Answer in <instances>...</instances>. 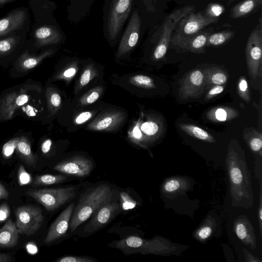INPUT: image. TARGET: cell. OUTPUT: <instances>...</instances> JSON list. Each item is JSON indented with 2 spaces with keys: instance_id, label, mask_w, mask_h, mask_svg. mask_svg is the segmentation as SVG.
<instances>
[{
  "instance_id": "obj_23",
  "label": "cell",
  "mask_w": 262,
  "mask_h": 262,
  "mask_svg": "<svg viewBox=\"0 0 262 262\" xmlns=\"http://www.w3.org/2000/svg\"><path fill=\"white\" fill-rule=\"evenodd\" d=\"M46 103L45 119H52L61 108L62 100L57 89L53 86L48 85L44 88Z\"/></svg>"
},
{
  "instance_id": "obj_15",
  "label": "cell",
  "mask_w": 262,
  "mask_h": 262,
  "mask_svg": "<svg viewBox=\"0 0 262 262\" xmlns=\"http://www.w3.org/2000/svg\"><path fill=\"white\" fill-rule=\"evenodd\" d=\"M30 27V17L27 8H16L0 19V38L12 32Z\"/></svg>"
},
{
  "instance_id": "obj_32",
  "label": "cell",
  "mask_w": 262,
  "mask_h": 262,
  "mask_svg": "<svg viewBox=\"0 0 262 262\" xmlns=\"http://www.w3.org/2000/svg\"><path fill=\"white\" fill-rule=\"evenodd\" d=\"M215 225V220L210 216L207 217L193 233L194 238L200 242H205L212 235Z\"/></svg>"
},
{
  "instance_id": "obj_21",
  "label": "cell",
  "mask_w": 262,
  "mask_h": 262,
  "mask_svg": "<svg viewBox=\"0 0 262 262\" xmlns=\"http://www.w3.org/2000/svg\"><path fill=\"white\" fill-rule=\"evenodd\" d=\"M233 231L238 238L252 250L256 248V238L251 222L245 215H239L234 221Z\"/></svg>"
},
{
  "instance_id": "obj_44",
  "label": "cell",
  "mask_w": 262,
  "mask_h": 262,
  "mask_svg": "<svg viewBox=\"0 0 262 262\" xmlns=\"http://www.w3.org/2000/svg\"><path fill=\"white\" fill-rule=\"evenodd\" d=\"M56 262H95L97 260L93 257L83 256H66L59 258Z\"/></svg>"
},
{
  "instance_id": "obj_31",
  "label": "cell",
  "mask_w": 262,
  "mask_h": 262,
  "mask_svg": "<svg viewBox=\"0 0 262 262\" xmlns=\"http://www.w3.org/2000/svg\"><path fill=\"white\" fill-rule=\"evenodd\" d=\"M178 126L182 130L195 139L209 143H215L216 142L213 136L195 125L180 123Z\"/></svg>"
},
{
  "instance_id": "obj_24",
  "label": "cell",
  "mask_w": 262,
  "mask_h": 262,
  "mask_svg": "<svg viewBox=\"0 0 262 262\" xmlns=\"http://www.w3.org/2000/svg\"><path fill=\"white\" fill-rule=\"evenodd\" d=\"M15 151L18 157L27 166H34L36 165L38 157L32 150L31 141L28 136L25 135L20 136Z\"/></svg>"
},
{
  "instance_id": "obj_1",
  "label": "cell",
  "mask_w": 262,
  "mask_h": 262,
  "mask_svg": "<svg viewBox=\"0 0 262 262\" xmlns=\"http://www.w3.org/2000/svg\"><path fill=\"white\" fill-rule=\"evenodd\" d=\"M44 88L38 81L27 79L0 94V122L21 116L32 121L42 120L46 103Z\"/></svg>"
},
{
  "instance_id": "obj_3",
  "label": "cell",
  "mask_w": 262,
  "mask_h": 262,
  "mask_svg": "<svg viewBox=\"0 0 262 262\" xmlns=\"http://www.w3.org/2000/svg\"><path fill=\"white\" fill-rule=\"evenodd\" d=\"M185 247L158 236L150 239L129 236L117 241L113 246V247L120 250L125 254L140 253L163 256L180 254L185 250Z\"/></svg>"
},
{
  "instance_id": "obj_8",
  "label": "cell",
  "mask_w": 262,
  "mask_h": 262,
  "mask_svg": "<svg viewBox=\"0 0 262 262\" xmlns=\"http://www.w3.org/2000/svg\"><path fill=\"white\" fill-rule=\"evenodd\" d=\"M55 51L54 49L49 48L39 53H33L25 47L10 67L9 77L12 78H18L26 76L45 59L52 56Z\"/></svg>"
},
{
  "instance_id": "obj_11",
  "label": "cell",
  "mask_w": 262,
  "mask_h": 262,
  "mask_svg": "<svg viewBox=\"0 0 262 262\" xmlns=\"http://www.w3.org/2000/svg\"><path fill=\"white\" fill-rule=\"evenodd\" d=\"M218 19L208 17L199 12H189L178 23L175 34L170 43L174 45L178 42L198 33L205 27L217 21Z\"/></svg>"
},
{
  "instance_id": "obj_5",
  "label": "cell",
  "mask_w": 262,
  "mask_h": 262,
  "mask_svg": "<svg viewBox=\"0 0 262 262\" xmlns=\"http://www.w3.org/2000/svg\"><path fill=\"white\" fill-rule=\"evenodd\" d=\"M26 194L35 199L47 210L53 211L63 206L76 194V187L69 186L49 189H29Z\"/></svg>"
},
{
  "instance_id": "obj_9",
  "label": "cell",
  "mask_w": 262,
  "mask_h": 262,
  "mask_svg": "<svg viewBox=\"0 0 262 262\" xmlns=\"http://www.w3.org/2000/svg\"><path fill=\"white\" fill-rule=\"evenodd\" d=\"M16 226L19 234L30 236L34 234L41 227L44 216L38 206L24 205L15 211Z\"/></svg>"
},
{
  "instance_id": "obj_29",
  "label": "cell",
  "mask_w": 262,
  "mask_h": 262,
  "mask_svg": "<svg viewBox=\"0 0 262 262\" xmlns=\"http://www.w3.org/2000/svg\"><path fill=\"white\" fill-rule=\"evenodd\" d=\"M205 77L206 89L215 85L226 83L228 75L226 72L217 67L208 68L203 70Z\"/></svg>"
},
{
  "instance_id": "obj_27",
  "label": "cell",
  "mask_w": 262,
  "mask_h": 262,
  "mask_svg": "<svg viewBox=\"0 0 262 262\" xmlns=\"http://www.w3.org/2000/svg\"><path fill=\"white\" fill-rule=\"evenodd\" d=\"M261 4L262 0H244L232 8L230 16L233 19L245 17L257 11Z\"/></svg>"
},
{
  "instance_id": "obj_45",
  "label": "cell",
  "mask_w": 262,
  "mask_h": 262,
  "mask_svg": "<svg viewBox=\"0 0 262 262\" xmlns=\"http://www.w3.org/2000/svg\"><path fill=\"white\" fill-rule=\"evenodd\" d=\"M17 176L18 183L20 186L28 184L32 181L31 176L27 172L23 165L19 166Z\"/></svg>"
},
{
  "instance_id": "obj_41",
  "label": "cell",
  "mask_w": 262,
  "mask_h": 262,
  "mask_svg": "<svg viewBox=\"0 0 262 262\" xmlns=\"http://www.w3.org/2000/svg\"><path fill=\"white\" fill-rule=\"evenodd\" d=\"M225 11V7L217 3H210L206 9L205 15L208 17L218 19Z\"/></svg>"
},
{
  "instance_id": "obj_4",
  "label": "cell",
  "mask_w": 262,
  "mask_h": 262,
  "mask_svg": "<svg viewBox=\"0 0 262 262\" xmlns=\"http://www.w3.org/2000/svg\"><path fill=\"white\" fill-rule=\"evenodd\" d=\"M113 193V190L109 185L103 184L93 188L81 196L72 213L69 226L71 231L75 230L111 201Z\"/></svg>"
},
{
  "instance_id": "obj_52",
  "label": "cell",
  "mask_w": 262,
  "mask_h": 262,
  "mask_svg": "<svg viewBox=\"0 0 262 262\" xmlns=\"http://www.w3.org/2000/svg\"><path fill=\"white\" fill-rule=\"evenodd\" d=\"M15 261L14 257L6 253L0 252V262H13Z\"/></svg>"
},
{
  "instance_id": "obj_53",
  "label": "cell",
  "mask_w": 262,
  "mask_h": 262,
  "mask_svg": "<svg viewBox=\"0 0 262 262\" xmlns=\"http://www.w3.org/2000/svg\"><path fill=\"white\" fill-rule=\"evenodd\" d=\"M8 196V191L3 184L0 182V200L6 199Z\"/></svg>"
},
{
  "instance_id": "obj_13",
  "label": "cell",
  "mask_w": 262,
  "mask_h": 262,
  "mask_svg": "<svg viewBox=\"0 0 262 262\" xmlns=\"http://www.w3.org/2000/svg\"><path fill=\"white\" fill-rule=\"evenodd\" d=\"M206 90V82L203 70H193L185 75L181 79L178 90L180 100L198 98Z\"/></svg>"
},
{
  "instance_id": "obj_46",
  "label": "cell",
  "mask_w": 262,
  "mask_h": 262,
  "mask_svg": "<svg viewBox=\"0 0 262 262\" xmlns=\"http://www.w3.org/2000/svg\"><path fill=\"white\" fill-rule=\"evenodd\" d=\"M94 113L93 111L81 112L74 118V123L76 125H81L91 119Z\"/></svg>"
},
{
  "instance_id": "obj_50",
  "label": "cell",
  "mask_w": 262,
  "mask_h": 262,
  "mask_svg": "<svg viewBox=\"0 0 262 262\" xmlns=\"http://www.w3.org/2000/svg\"><path fill=\"white\" fill-rule=\"evenodd\" d=\"M52 141L50 138L45 139L41 143L40 149L43 154H48L51 150Z\"/></svg>"
},
{
  "instance_id": "obj_10",
  "label": "cell",
  "mask_w": 262,
  "mask_h": 262,
  "mask_svg": "<svg viewBox=\"0 0 262 262\" xmlns=\"http://www.w3.org/2000/svg\"><path fill=\"white\" fill-rule=\"evenodd\" d=\"M62 35L54 26L44 24L32 26L25 47L33 53H37L43 48L60 42Z\"/></svg>"
},
{
  "instance_id": "obj_35",
  "label": "cell",
  "mask_w": 262,
  "mask_h": 262,
  "mask_svg": "<svg viewBox=\"0 0 262 262\" xmlns=\"http://www.w3.org/2000/svg\"><path fill=\"white\" fill-rule=\"evenodd\" d=\"M97 71L93 64L86 66L75 87L74 92L76 95L84 86L87 85L97 75Z\"/></svg>"
},
{
  "instance_id": "obj_42",
  "label": "cell",
  "mask_w": 262,
  "mask_h": 262,
  "mask_svg": "<svg viewBox=\"0 0 262 262\" xmlns=\"http://www.w3.org/2000/svg\"><path fill=\"white\" fill-rule=\"evenodd\" d=\"M20 136L14 137L7 141L2 148V154L4 158H10L15 151L17 143Z\"/></svg>"
},
{
  "instance_id": "obj_7",
  "label": "cell",
  "mask_w": 262,
  "mask_h": 262,
  "mask_svg": "<svg viewBox=\"0 0 262 262\" xmlns=\"http://www.w3.org/2000/svg\"><path fill=\"white\" fill-rule=\"evenodd\" d=\"M194 9L193 6H187L174 11L165 18L160 28L159 40L153 52L152 58L154 60H159L165 56L170 43L172 33L178 23Z\"/></svg>"
},
{
  "instance_id": "obj_2",
  "label": "cell",
  "mask_w": 262,
  "mask_h": 262,
  "mask_svg": "<svg viewBox=\"0 0 262 262\" xmlns=\"http://www.w3.org/2000/svg\"><path fill=\"white\" fill-rule=\"evenodd\" d=\"M226 167L229 181L232 206L251 209L254 204L251 176L243 152L229 146Z\"/></svg>"
},
{
  "instance_id": "obj_6",
  "label": "cell",
  "mask_w": 262,
  "mask_h": 262,
  "mask_svg": "<svg viewBox=\"0 0 262 262\" xmlns=\"http://www.w3.org/2000/svg\"><path fill=\"white\" fill-rule=\"evenodd\" d=\"M31 28L12 32L0 38V66L10 67L25 48Z\"/></svg>"
},
{
  "instance_id": "obj_33",
  "label": "cell",
  "mask_w": 262,
  "mask_h": 262,
  "mask_svg": "<svg viewBox=\"0 0 262 262\" xmlns=\"http://www.w3.org/2000/svg\"><path fill=\"white\" fill-rule=\"evenodd\" d=\"M244 138L250 149L260 157L262 156V135L255 129L244 134Z\"/></svg>"
},
{
  "instance_id": "obj_14",
  "label": "cell",
  "mask_w": 262,
  "mask_h": 262,
  "mask_svg": "<svg viewBox=\"0 0 262 262\" xmlns=\"http://www.w3.org/2000/svg\"><path fill=\"white\" fill-rule=\"evenodd\" d=\"M133 0H113L108 16L107 32L114 40L121 30L131 10Z\"/></svg>"
},
{
  "instance_id": "obj_36",
  "label": "cell",
  "mask_w": 262,
  "mask_h": 262,
  "mask_svg": "<svg viewBox=\"0 0 262 262\" xmlns=\"http://www.w3.org/2000/svg\"><path fill=\"white\" fill-rule=\"evenodd\" d=\"M67 177L61 174H42L35 178L33 185L38 186L56 184L67 181Z\"/></svg>"
},
{
  "instance_id": "obj_43",
  "label": "cell",
  "mask_w": 262,
  "mask_h": 262,
  "mask_svg": "<svg viewBox=\"0 0 262 262\" xmlns=\"http://www.w3.org/2000/svg\"><path fill=\"white\" fill-rule=\"evenodd\" d=\"M119 197V203L121 209L124 210L132 209L136 206V202L126 192H120Z\"/></svg>"
},
{
  "instance_id": "obj_30",
  "label": "cell",
  "mask_w": 262,
  "mask_h": 262,
  "mask_svg": "<svg viewBox=\"0 0 262 262\" xmlns=\"http://www.w3.org/2000/svg\"><path fill=\"white\" fill-rule=\"evenodd\" d=\"M139 128L143 137L149 140H154L160 136L163 127L160 121L150 118L141 124Z\"/></svg>"
},
{
  "instance_id": "obj_38",
  "label": "cell",
  "mask_w": 262,
  "mask_h": 262,
  "mask_svg": "<svg viewBox=\"0 0 262 262\" xmlns=\"http://www.w3.org/2000/svg\"><path fill=\"white\" fill-rule=\"evenodd\" d=\"M77 71V67L75 63H73L67 68L58 72L52 76L50 81H53L58 80H64L68 81L71 80L75 75Z\"/></svg>"
},
{
  "instance_id": "obj_48",
  "label": "cell",
  "mask_w": 262,
  "mask_h": 262,
  "mask_svg": "<svg viewBox=\"0 0 262 262\" xmlns=\"http://www.w3.org/2000/svg\"><path fill=\"white\" fill-rule=\"evenodd\" d=\"M259 203L257 208V219L260 236L262 233V182H259Z\"/></svg>"
},
{
  "instance_id": "obj_28",
  "label": "cell",
  "mask_w": 262,
  "mask_h": 262,
  "mask_svg": "<svg viewBox=\"0 0 262 262\" xmlns=\"http://www.w3.org/2000/svg\"><path fill=\"white\" fill-rule=\"evenodd\" d=\"M190 187L189 181L180 177H174L168 179L162 185L163 193L168 195H174L184 192L188 190Z\"/></svg>"
},
{
  "instance_id": "obj_40",
  "label": "cell",
  "mask_w": 262,
  "mask_h": 262,
  "mask_svg": "<svg viewBox=\"0 0 262 262\" xmlns=\"http://www.w3.org/2000/svg\"><path fill=\"white\" fill-rule=\"evenodd\" d=\"M237 90L238 95L242 99L248 102L251 100L248 82L245 77L241 76L239 78L237 86Z\"/></svg>"
},
{
  "instance_id": "obj_39",
  "label": "cell",
  "mask_w": 262,
  "mask_h": 262,
  "mask_svg": "<svg viewBox=\"0 0 262 262\" xmlns=\"http://www.w3.org/2000/svg\"><path fill=\"white\" fill-rule=\"evenodd\" d=\"M130 82L143 88L154 89L156 87L153 79L149 76L143 75H137L132 77Z\"/></svg>"
},
{
  "instance_id": "obj_22",
  "label": "cell",
  "mask_w": 262,
  "mask_h": 262,
  "mask_svg": "<svg viewBox=\"0 0 262 262\" xmlns=\"http://www.w3.org/2000/svg\"><path fill=\"white\" fill-rule=\"evenodd\" d=\"M209 34L207 32L200 31L193 36L178 42L173 46L183 51L204 53Z\"/></svg>"
},
{
  "instance_id": "obj_18",
  "label": "cell",
  "mask_w": 262,
  "mask_h": 262,
  "mask_svg": "<svg viewBox=\"0 0 262 262\" xmlns=\"http://www.w3.org/2000/svg\"><path fill=\"white\" fill-rule=\"evenodd\" d=\"M141 29V19L135 11L120 42L117 56L120 57L131 51L137 45Z\"/></svg>"
},
{
  "instance_id": "obj_16",
  "label": "cell",
  "mask_w": 262,
  "mask_h": 262,
  "mask_svg": "<svg viewBox=\"0 0 262 262\" xmlns=\"http://www.w3.org/2000/svg\"><path fill=\"white\" fill-rule=\"evenodd\" d=\"M120 203L113 198L103 205L83 227V232L93 233L107 225L121 210Z\"/></svg>"
},
{
  "instance_id": "obj_34",
  "label": "cell",
  "mask_w": 262,
  "mask_h": 262,
  "mask_svg": "<svg viewBox=\"0 0 262 262\" xmlns=\"http://www.w3.org/2000/svg\"><path fill=\"white\" fill-rule=\"evenodd\" d=\"M234 31H223L209 34L207 38L206 47H217L222 46L234 37Z\"/></svg>"
},
{
  "instance_id": "obj_51",
  "label": "cell",
  "mask_w": 262,
  "mask_h": 262,
  "mask_svg": "<svg viewBox=\"0 0 262 262\" xmlns=\"http://www.w3.org/2000/svg\"><path fill=\"white\" fill-rule=\"evenodd\" d=\"M243 252L245 255V261L247 262H261V260L254 256L251 252L244 249Z\"/></svg>"
},
{
  "instance_id": "obj_49",
  "label": "cell",
  "mask_w": 262,
  "mask_h": 262,
  "mask_svg": "<svg viewBox=\"0 0 262 262\" xmlns=\"http://www.w3.org/2000/svg\"><path fill=\"white\" fill-rule=\"evenodd\" d=\"M10 214V209L7 203L0 205V223L7 221Z\"/></svg>"
},
{
  "instance_id": "obj_26",
  "label": "cell",
  "mask_w": 262,
  "mask_h": 262,
  "mask_svg": "<svg viewBox=\"0 0 262 262\" xmlns=\"http://www.w3.org/2000/svg\"><path fill=\"white\" fill-rule=\"evenodd\" d=\"M238 111L228 106H216L212 108L206 113L207 118L212 122H226L237 118Z\"/></svg>"
},
{
  "instance_id": "obj_25",
  "label": "cell",
  "mask_w": 262,
  "mask_h": 262,
  "mask_svg": "<svg viewBox=\"0 0 262 262\" xmlns=\"http://www.w3.org/2000/svg\"><path fill=\"white\" fill-rule=\"evenodd\" d=\"M19 233L16 224L11 219L0 228V248H10L18 244Z\"/></svg>"
},
{
  "instance_id": "obj_37",
  "label": "cell",
  "mask_w": 262,
  "mask_h": 262,
  "mask_svg": "<svg viewBox=\"0 0 262 262\" xmlns=\"http://www.w3.org/2000/svg\"><path fill=\"white\" fill-rule=\"evenodd\" d=\"M103 91V88L99 86L90 90L78 100L79 104L85 106L94 103L100 97Z\"/></svg>"
},
{
  "instance_id": "obj_19",
  "label": "cell",
  "mask_w": 262,
  "mask_h": 262,
  "mask_svg": "<svg viewBox=\"0 0 262 262\" xmlns=\"http://www.w3.org/2000/svg\"><path fill=\"white\" fill-rule=\"evenodd\" d=\"M126 117L124 112L112 110L99 114L86 127L93 131H113L121 126Z\"/></svg>"
},
{
  "instance_id": "obj_55",
  "label": "cell",
  "mask_w": 262,
  "mask_h": 262,
  "mask_svg": "<svg viewBox=\"0 0 262 262\" xmlns=\"http://www.w3.org/2000/svg\"><path fill=\"white\" fill-rule=\"evenodd\" d=\"M235 0H228V2L227 3V5L230 4L233 2L235 1Z\"/></svg>"
},
{
  "instance_id": "obj_54",
  "label": "cell",
  "mask_w": 262,
  "mask_h": 262,
  "mask_svg": "<svg viewBox=\"0 0 262 262\" xmlns=\"http://www.w3.org/2000/svg\"><path fill=\"white\" fill-rule=\"evenodd\" d=\"M16 0H0V8L3 7L8 3H11Z\"/></svg>"
},
{
  "instance_id": "obj_17",
  "label": "cell",
  "mask_w": 262,
  "mask_h": 262,
  "mask_svg": "<svg viewBox=\"0 0 262 262\" xmlns=\"http://www.w3.org/2000/svg\"><path fill=\"white\" fill-rule=\"evenodd\" d=\"M93 168L92 161L84 157L75 156L57 164L53 168L64 174L84 177L89 176Z\"/></svg>"
},
{
  "instance_id": "obj_47",
  "label": "cell",
  "mask_w": 262,
  "mask_h": 262,
  "mask_svg": "<svg viewBox=\"0 0 262 262\" xmlns=\"http://www.w3.org/2000/svg\"><path fill=\"white\" fill-rule=\"evenodd\" d=\"M206 95V99H211L218 95L221 94L224 90V86L223 85H215L209 89Z\"/></svg>"
},
{
  "instance_id": "obj_12",
  "label": "cell",
  "mask_w": 262,
  "mask_h": 262,
  "mask_svg": "<svg viewBox=\"0 0 262 262\" xmlns=\"http://www.w3.org/2000/svg\"><path fill=\"white\" fill-rule=\"evenodd\" d=\"M259 24L250 34L246 46V58L248 73L255 79L259 76L262 60V30L261 17Z\"/></svg>"
},
{
  "instance_id": "obj_20",
  "label": "cell",
  "mask_w": 262,
  "mask_h": 262,
  "mask_svg": "<svg viewBox=\"0 0 262 262\" xmlns=\"http://www.w3.org/2000/svg\"><path fill=\"white\" fill-rule=\"evenodd\" d=\"M74 209V203L70 204L50 226L45 239L46 244H50L63 236L70 226Z\"/></svg>"
}]
</instances>
